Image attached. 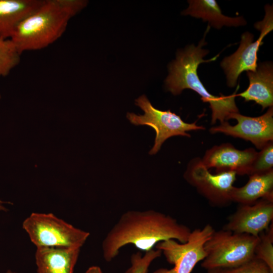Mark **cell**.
<instances>
[{"mask_svg": "<svg viewBox=\"0 0 273 273\" xmlns=\"http://www.w3.org/2000/svg\"><path fill=\"white\" fill-rule=\"evenodd\" d=\"M230 119H235L237 123L233 126L228 121L210 129L211 133L221 132L228 135L249 141L259 149L273 140V108L269 107L267 111L258 117H252L232 114Z\"/></svg>", "mask_w": 273, "mask_h": 273, "instance_id": "cell-9", "label": "cell"}, {"mask_svg": "<svg viewBox=\"0 0 273 273\" xmlns=\"http://www.w3.org/2000/svg\"><path fill=\"white\" fill-rule=\"evenodd\" d=\"M135 104L144 112L143 115L128 113L127 118L135 125H148L156 132L155 143L149 154L153 155L158 152L163 143L168 138L177 135L190 137L187 132L205 129L197 125L196 122L189 123L184 122L179 115L170 110L162 111L155 108L145 95L135 100Z\"/></svg>", "mask_w": 273, "mask_h": 273, "instance_id": "cell-6", "label": "cell"}, {"mask_svg": "<svg viewBox=\"0 0 273 273\" xmlns=\"http://www.w3.org/2000/svg\"><path fill=\"white\" fill-rule=\"evenodd\" d=\"M85 273H103L101 268L98 266H92L89 267Z\"/></svg>", "mask_w": 273, "mask_h": 273, "instance_id": "cell-23", "label": "cell"}, {"mask_svg": "<svg viewBox=\"0 0 273 273\" xmlns=\"http://www.w3.org/2000/svg\"><path fill=\"white\" fill-rule=\"evenodd\" d=\"M214 231L212 226L207 224L203 228L192 231L186 243L169 239L157 244L156 248L162 251L173 267L160 268L153 273H191L196 264L205 258L204 245Z\"/></svg>", "mask_w": 273, "mask_h": 273, "instance_id": "cell-7", "label": "cell"}, {"mask_svg": "<svg viewBox=\"0 0 273 273\" xmlns=\"http://www.w3.org/2000/svg\"><path fill=\"white\" fill-rule=\"evenodd\" d=\"M257 153L253 148L239 150L230 144H223L207 151L201 161L208 169L215 168L216 173L234 171L237 174L250 175Z\"/></svg>", "mask_w": 273, "mask_h": 273, "instance_id": "cell-11", "label": "cell"}, {"mask_svg": "<svg viewBox=\"0 0 273 273\" xmlns=\"http://www.w3.org/2000/svg\"><path fill=\"white\" fill-rule=\"evenodd\" d=\"M259 37L253 41V35L245 32L241 36L239 47L232 55L224 58L220 65L226 75L227 84L233 87L244 71H255L257 67V53L263 44L262 40L269 32L260 31Z\"/></svg>", "mask_w": 273, "mask_h": 273, "instance_id": "cell-12", "label": "cell"}, {"mask_svg": "<svg viewBox=\"0 0 273 273\" xmlns=\"http://www.w3.org/2000/svg\"><path fill=\"white\" fill-rule=\"evenodd\" d=\"M43 0H0V38L10 39L18 26Z\"/></svg>", "mask_w": 273, "mask_h": 273, "instance_id": "cell-15", "label": "cell"}, {"mask_svg": "<svg viewBox=\"0 0 273 273\" xmlns=\"http://www.w3.org/2000/svg\"><path fill=\"white\" fill-rule=\"evenodd\" d=\"M236 174L234 171L212 174L200 161L188 172L186 178L211 205L224 207L232 202L231 194Z\"/></svg>", "mask_w": 273, "mask_h": 273, "instance_id": "cell-8", "label": "cell"}, {"mask_svg": "<svg viewBox=\"0 0 273 273\" xmlns=\"http://www.w3.org/2000/svg\"><path fill=\"white\" fill-rule=\"evenodd\" d=\"M248 87L237 95L245 101H253L264 109L273 105V67L271 62L260 63L255 71H247Z\"/></svg>", "mask_w": 273, "mask_h": 273, "instance_id": "cell-14", "label": "cell"}, {"mask_svg": "<svg viewBox=\"0 0 273 273\" xmlns=\"http://www.w3.org/2000/svg\"><path fill=\"white\" fill-rule=\"evenodd\" d=\"M6 273H17V272H15V271H12V270L9 269V270H8L6 271Z\"/></svg>", "mask_w": 273, "mask_h": 273, "instance_id": "cell-26", "label": "cell"}, {"mask_svg": "<svg viewBox=\"0 0 273 273\" xmlns=\"http://www.w3.org/2000/svg\"><path fill=\"white\" fill-rule=\"evenodd\" d=\"M258 237L221 229L215 231L204 245L206 256L201 266L208 270L239 266L254 257Z\"/></svg>", "mask_w": 273, "mask_h": 273, "instance_id": "cell-4", "label": "cell"}, {"mask_svg": "<svg viewBox=\"0 0 273 273\" xmlns=\"http://www.w3.org/2000/svg\"><path fill=\"white\" fill-rule=\"evenodd\" d=\"M22 228L36 248H81L90 235L52 213H32L23 221Z\"/></svg>", "mask_w": 273, "mask_h": 273, "instance_id": "cell-5", "label": "cell"}, {"mask_svg": "<svg viewBox=\"0 0 273 273\" xmlns=\"http://www.w3.org/2000/svg\"><path fill=\"white\" fill-rule=\"evenodd\" d=\"M6 203L10 204L11 202H5V201H3L0 200V211H7L8 209L2 205V204H6Z\"/></svg>", "mask_w": 273, "mask_h": 273, "instance_id": "cell-25", "label": "cell"}, {"mask_svg": "<svg viewBox=\"0 0 273 273\" xmlns=\"http://www.w3.org/2000/svg\"><path fill=\"white\" fill-rule=\"evenodd\" d=\"M254 256L266 263L273 271V225L259 235L254 249Z\"/></svg>", "mask_w": 273, "mask_h": 273, "instance_id": "cell-19", "label": "cell"}, {"mask_svg": "<svg viewBox=\"0 0 273 273\" xmlns=\"http://www.w3.org/2000/svg\"><path fill=\"white\" fill-rule=\"evenodd\" d=\"M206 273H225L223 269L214 268L207 270Z\"/></svg>", "mask_w": 273, "mask_h": 273, "instance_id": "cell-24", "label": "cell"}, {"mask_svg": "<svg viewBox=\"0 0 273 273\" xmlns=\"http://www.w3.org/2000/svg\"><path fill=\"white\" fill-rule=\"evenodd\" d=\"M1 94H0V99H1Z\"/></svg>", "mask_w": 273, "mask_h": 273, "instance_id": "cell-27", "label": "cell"}, {"mask_svg": "<svg viewBox=\"0 0 273 273\" xmlns=\"http://www.w3.org/2000/svg\"><path fill=\"white\" fill-rule=\"evenodd\" d=\"M209 28L208 25L203 38L197 46L191 44L177 52L175 60L169 66V74L165 80V86L174 95L180 94L186 88L196 92L203 102L209 104L212 110L211 123L214 124L218 120L221 123L227 121L232 114L239 112L235 102L236 93L239 87L231 95L216 96L210 94L200 81L197 73L199 64L214 61L219 56L217 55L208 60L203 59L209 53L203 47L207 43L205 37Z\"/></svg>", "mask_w": 273, "mask_h": 273, "instance_id": "cell-2", "label": "cell"}, {"mask_svg": "<svg viewBox=\"0 0 273 273\" xmlns=\"http://www.w3.org/2000/svg\"><path fill=\"white\" fill-rule=\"evenodd\" d=\"M273 219V199H261L252 204H239L222 229L258 237Z\"/></svg>", "mask_w": 273, "mask_h": 273, "instance_id": "cell-10", "label": "cell"}, {"mask_svg": "<svg viewBox=\"0 0 273 273\" xmlns=\"http://www.w3.org/2000/svg\"><path fill=\"white\" fill-rule=\"evenodd\" d=\"M223 269L225 273H273L266 263L255 256L239 266Z\"/></svg>", "mask_w": 273, "mask_h": 273, "instance_id": "cell-22", "label": "cell"}, {"mask_svg": "<svg viewBox=\"0 0 273 273\" xmlns=\"http://www.w3.org/2000/svg\"><path fill=\"white\" fill-rule=\"evenodd\" d=\"M273 199V170L250 175L248 182L240 188H234L231 199L239 204H252L263 199Z\"/></svg>", "mask_w": 273, "mask_h": 273, "instance_id": "cell-16", "label": "cell"}, {"mask_svg": "<svg viewBox=\"0 0 273 273\" xmlns=\"http://www.w3.org/2000/svg\"><path fill=\"white\" fill-rule=\"evenodd\" d=\"M87 4L83 0H43L18 26L10 39L20 54L44 49L62 36L70 20Z\"/></svg>", "mask_w": 273, "mask_h": 273, "instance_id": "cell-3", "label": "cell"}, {"mask_svg": "<svg viewBox=\"0 0 273 273\" xmlns=\"http://www.w3.org/2000/svg\"><path fill=\"white\" fill-rule=\"evenodd\" d=\"M189 6L183 15H189L207 21L210 27L220 29L222 27H238L245 25L246 21L243 17H230L222 14L215 0H190Z\"/></svg>", "mask_w": 273, "mask_h": 273, "instance_id": "cell-17", "label": "cell"}, {"mask_svg": "<svg viewBox=\"0 0 273 273\" xmlns=\"http://www.w3.org/2000/svg\"><path fill=\"white\" fill-rule=\"evenodd\" d=\"M162 254L159 249H152L145 252L144 255L138 252L131 256L130 267L125 273H148L152 262Z\"/></svg>", "mask_w": 273, "mask_h": 273, "instance_id": "cell-20", "label": "cell"}, {"mask_svg": "<svg viewBox=\"0 0 273 273\" xmlns=\"http://www.w3.org/2000/svg\"><path fill=\"white\" fill-rule=\"evenodd\" d=\"M273 144L270 142L258 152L251 168L250 175L272 170Z\"/></svg>", "mask_w": 273, "mask_h": 273, "instance_id": "cell-21", "label": "cell"}, {"mask_svg": "<svg viewBox=\"0 0 273 273\" xmlns=\"http://www.w3.org/2000/svg\"><path fill=\"white\" fill-rule=\"evenodd\" d=\"M21 55L10 39L0 38V77L8 76L18 65Z\"/></svg>", "mask_w": 273, "mask_h": 273, "instance_id": "cell-18", "label": "cell"}, {"mask_svg": "<svg viewBox=\"0 0 273 273\" xmlns=\"http://www.w3.org/2000/svg\"><path fill=\"white\" fill-rule=\"evenodd\" d=\"M80 248L39 247L35 254L37 273H73Z\"/></svg>", "mask_w": 273, "mask_h": 273, "instance_id": "cell-13", "label": "cell"}, {"mask_svg": "<svg viewBox=\"0 0 273 273\" xmlns=\"http://www.w3.org/2000/svg\"><path fill=\"white\" fill-rule=\"evenodd\" d=\"M191 231L187 225L163 213L152 209L129 210L121 215L103 240V257L106 261H111L127 244L146 252L158 243L169 239L184 243Z\"/></svg>", "mask_w": 273, "mask_h": 273, "instance_id": "cell-1", "label": "cell"}]
</instances>
